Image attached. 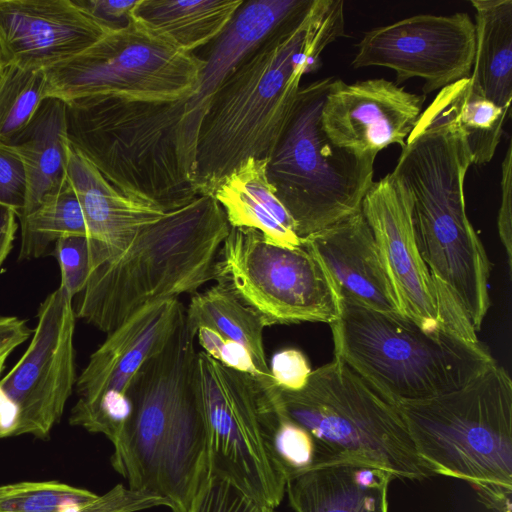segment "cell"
<instances>
[{
  "label": "cell",
  "mask_w": 512,
  "mask_h": 512,
  "mask_svg": "<svg viewBox=\"0 0 512 512\" xmlns=\"http://www.w3.org/2000/svg\"><path fill=\"white\" fill-rule=\"evenodd\" d=\"M433 475L464 480L481 500L511 510L512 380L496 362L464 387L397 405Z\"/></svg>",
  "instance_id": "cell-6"
},
{
  "label": "cell",
  "mask_w": 512,
  "mask_h": 512,
  "mask_svg": "<svg viewBox=\"0 0 512 512\" xmlns=\"http://www.w3.org/2000/svg\"><path fill=\"white\" fill-rule=\"evenodd\" d=\"M393 476L363 463L317 468L286 482L293 512H388Z\"/></svg>",
  "instance_id": "cell-22"
},
{
  "label": "cell",
  "mask_w": 512,
  "mask_h": 512,
  "mask_svg": "<svg viewBox=\"0 0 512 512\" xmlns=\"http://www.w3.org/2000/svg\"><path fill=\"white\" fill-rule=\"evenodd\" d=\"M44 70L4 65L0 70V144L7 145L30 122L44 97Z\"/></svg>",
  "instance_id": "cell-32"
},
{
  "label": "cell",
  "mask_w": 512,
  "mask_h": 512,
  "mask_svg": "<svg viewBox=\"0 0 512 512\" xmlns=\"http://www.w3.org/2000/svg\"><path fill=\"white\" fill-rule=\"evenodd\" d=\"M187 512H274L230 479L212 472L203 477Z\"/></svg>",
  "instance_id": "cell-34"
},
{
  "label": "cell",
  "mask_w": 512,
  "mask_h": 512,
  "mask_svg": "<svg viewBox=\"0 0 512 512\" xmlns=\"http://www.w3.org/2000/svg\"><path fill=\"white\" fill-rule=\"evenodd\" d=\"M332 79L300 88L267 164L268 181L301 239L360 211L374 182L376 156L336 146L322 128L321 110Z\"/></svg>",
  "instance_id": "cell-9"
},
{
  "label": "cell",
  "mask_w": 512,
  "mask_h": 512,
  "mask_svg": "<svg viewBox=\"0 0 512 512\" xmlns=\"http://www.w3.org/2000/svg\"><path fill=\"white\" fill-rule=\"evenodd\" d=\"M340 296L373 310L401 314L373 232L362 211L306 238Z\"/></svg>",
  "instance_id": "cell-20"
},
{
  "label": "cell",
  "mask_w": 512,
  "mask_h": 512,
  "mask_svg": "<svg viewBox=\"0 0 512 512\" xmlns=\"http://www.w3.org/2000/svg\"><path fill=\"white\" fill-rule=\"evenodd\" d=\"M184 316L178 299L159 301L108 334L77 377L78 399L69 423L102 433L116 446L130 417L128 389L134 375L164 347Z\"/></svg>",
  "instance_id": "cell-14"
},
{
  "label": "cell",
  "mask_w": 512,
  "mask_h": 512,
  "mask_svg": "<svg viewBox=\"0 0 512 512\" xmlns=\"http://www.w3.org/2000/svg\"><path fill=\"white\" fill-rule=\"evenodd\" d=\"M53 254L60 272V286L72 298L85 288L92 272L109 260L105 248L83 235H67L56 241Z\"/></svg>",
  "instance_id": "cell-33"
},
{
  "label": "cell",
  "mask_w": 512,
  "mask_h": 512,
  "mask_svg": "<svg viewBox=\"0 0 512 512\" xmlns=\"http://www.w3.org/2000/svg\"><path fill=\"white\" fill-rule=\"evenodd\" d=\"M6 146L20 157L26 172L27 198L21 218L67 181L65 102L53 97L43 99L28 125Z\"/></svg>",
  "instance_id": "cell-24"
},
{
  "label": "cell",
  "mask_w": 512,
  "mask_h": 512,
  "mask_svg": "<svg viewBox=\"0 0 512 512\" xmlns=\"http://www.w3.org/2000/svg\"><path fill=\"white\" fill-rule=\"evenodd\" d=\"M279 399L284 413L313 436L332 464H368L409 480L433 475L398 406L336 358L313 370L303 389L280 390Z\"/></svg>",
  "instance_id": "cell-8"
},
{
  "label": "cell",
  "mask_w": 512,
  "mask_h": 512,
  "mask_svg": "<svg viewBox=\"0 0 512 512\" xmlns=\"http://www.w3.org/2000/svg\"><path fill=\"white\" fill-rule=\"evenodd\" d=\"M27 178L20 157L0 144V204L12 209L19 218L25 209Z\"/></svg>",
  "instance_id": "cell-36"
},
{
  "label": "cell",
  "mask_w": 512,
  "mask_h": 512,
  "mask_svg": "<svg viewBox=\"0 0 512 512\" xmlns=\"http://www.w3.org/2000/svg\"><path fill=\"white\" fill-rule=\"evenodd\" d=\"M26 321L15 316H0V355L10 353L31 335Z\"/></svg>",
  "instance_id": "cell-40"
},
{
  "label": "cell",
  "mask_w": 512,
  "mask_h": 512,
  "mask_svg": "<svg viewBox=\"0 0 512 512\" xmlns=\"http://www.w3.org/2000/svg\"><path fill=\"white\" fill-rule=\"evenodd\" d=\"M425 96L386 79L348 84L332 79L321 110V125L338 147L374 155L391 144L401 148L421 113Z\"/></svg>",
  "instance_id": "cell-17"
},
{
  "label": "cell",
  "mask_w": 512,
  "mask_h": 512,
  "mask_svg": "<svg viewBox=\"0 0 512 512\" xmlns=\"http://www.w3.org/2000/svg\"><path fill=\"white\" fill-rule=\"evenodd\" d=\"M345 35L344 2L314 0L255 45L213 95L202 120L193 184L211 195L246 159H269L295 105L302 77Z\"/></svg>",
  "instance_id": "cell-1"
},
{
  "label": "cell",
  "mask_w": 512,
  "mask_h": 512,
  "mask_svg": "<svg viewBox=\"0 0 512 512\" xmlns=\"http://www.w3.org/2000/svg\"><path fill=\"white\" fill-rule=\"evenodd\" d=\"M3 66H4V65H3V63H2V59H1V56H0V70L2 69V67H3Z\"/></svg>",
  "instance_id": "cell-43"
},
{
  "label": "cell",
  "mask_w": 512,
  "mask_h": 512,
  "mask_svg": "<svg viewBox=\"0 0 512 512\" xmlns=\"http://www.w3.org/2000/svg\"><path fill=\"white\" fill-rule=\"evenodd\" d=\"M475 52L471 81L496 105L512 100V0H471Z\"/></svg>",
  "instance_id": "cell-26"
},
{
  "label": "cell",
  "mask_w": 512,
  "mask_h": 512,
  "mask_svg": "<svg viewBox=\"0 0 512 512\" xmlns=\"http://www.w3.org/2000/svg\"><path fill=\"white\" fill-rule=\"evenodd\" d=\"M15 212L0 204V266L10 253L18 228Z\"/></svg>",
  "instance_id": "cell-41"
},
{
  "label": "cell",
  "mask_w": 512,
  "mask_h": 512,
  "mask_svg": "<svg viewBox=\"0 0 512 512\" xmlns=\"http://www.w3.org/2000/svg\"><path fill=\"white\" fill-rule=\"evenodd\" d=\"M267 159L248 158L227 174L212 196L223 208L230 227L252 228L272 244H302L295 224L267 178Z\"/></svg>",
  "instance_id": "cell-23"
},
{
  "label": "cell",
  "mask_w": 512,
  "mask_h": 512,
  "mask_svg": "<svg viewBox=\"0 0 512 512\" xmlns=\"http://www.w3.org/2000/svg\"><path fill=\"white\" fill-rule=\"evenodd\" d=\"M216 282L226 284L267 326L323 322L341 312L339 290L313 248L267 241L261 232L230 227L219 251Z\"/></svg>",
  "instance_id": "cell-11"
},
{
  "label": "cell",
  "mask_w": 512,
  "mask_h": 512,
  "mask_svg": "<svg viewBox=\"0 0 512 512\" xmlns=\"http://www.w3.org/2000/svg\"><path fill=\"white\" fill-rule=\"evenodd\" d=\"M66 173L81 205L88 238L107 250L109 260L123 253L142 227L166 213L122 194L69 143Z\"/></svg>",
  "instance_id": "cell-21"
},
{
  "label": "cell",
  "mask_w": 512,
  "mask_h": 512,
  "mask_svg": "<svg viewBox=\"0 0 512 512\" xmlns=\"http://www.w3.org/2000/svg\"><path fill=\"white\" fill-rule=\"evenodd\" d=\"M229 230L223 208L211 195L166 212L142 227L123 253L92 272L75 316L108 335L147 305L195 294L216 281Z\"/></svg>",
  "instance_id": "cell-4"
},
{
  "label": "cell",
  "mask_w": 512,
  "mask_h": 512,
  "mask_svg": "<svg viewBox=\"0 0 512 512\" xmlns=\"http://www.w3.org/2000/svg\"><path fill=\"white\" fill-rule=\"evenodd\" d=\"M329 326L334 358L396 405L458 390L496 362L480 341L427 331L343 297Z\"/></svg>",
  "instance_id": "cell-7"
},
{
  "label": "cell",
  "mask_w": 512,
  "mask_h": 512,
  "mask_svg": "<svg viewBox=\"0 0 512 512\" xmlns=\"http://www.w3.org/2000/svg\"><path fill=\"white\" fill-rule=\"evenodd\" d=\"M168 506L165 499L117 484L103 495L56 480L0 486V512H138Z\"/></svg>",
  "instance_id": "cell-25"
},
{
  "label": "cell",
  "mask_w": 512,
  "mask_h": 512,
  "mask_svg": "<svg viewBox=\"0 0 512 512\" xmlns=\"http://www.w3.org/2000/svg\"><path fill=\"white\" fill-rule=\"evenodd\" d=\"M204 60L131 16L83 52L44 69V97L64 102L93 95L173 102L196 90Z\"/></svg>",
  "instance_id": "cell-10"
},
{
  "label": "cell",
  "mask_w": 512,
  "mask_h": 512,
  "mask_svg": "<svg viewBox=\"0 0 512 512\" xmlns=\"http://www.w3.org/2000/svg\"><path fill=\"white\" fill-rule=\"evenodd\" d=\"M76 6L87 13L100 25L109 30L125 27L132 16L138 0H72Z\"/></svg>",
  "instance_id": "cell-39"
},
{
  "label": "cell",
  "mask_w": 512,
  "mask_h": 512,
  "mask_svg": "<svg viewBox=\"0 0 512 512\" xmlns=\"http://www.w3.org/2000/svg\"><path fill=\"white\" fill-rule=\"evenodd\" d=\"M8 356H9L8 354L0 355V374L3 371V369H4L5 361H6Z\"/></svg>",
  "instance_id": "cell-42"
},
{
  "label": "cell",
  "mask_w": 512,
  "mask_h": 512,
  "mask_svg": "<svg viewBox=\"0 0 512 512\" xmlns=\"http://www.w3.org/2000/svg\"><path fill=\"white\" fill-rule=\"evenodd\" d=\"M264 438L269 453L286 482L308 471L333 465L313 436L280 408L262 412Z\"/></svg>",
  "instance_id": "cell-31"
},
{
  "label": "cell",
  "mask_w": 512,
  "mask_h": 512,
  "mask_svg": "<svg viewBox=\"0 0 512 512\" xmlns=\"http://www.w3.org/2000/svg\"><path fill=\"white\" fill-rule=\"evenodd\" d=\"M361 211L373 232L402 315L427 331L479 341L459 305L425 264L413 230L410 195L392 173L373 182Z\"/></svg>",
  "instance_id": "cell-15"
},
{
  "label": "cell",
  "mask_w": 512,
  "mask_h": 512,
  "mask_svg": "<svg viewBox=\"0 0 512 512\" xmlns=\"http://www.w3.org/2000/svg\"><path fill=\"white\" fill-rule=\"evenodd\" d=\"M244 0H138L132 16L188 53L214 41Z\"/></svg>",
  "instance_id": "cell-27"
},
{
  "label": "cell",
  "mask_w": 512,
  "mask_h": 512,
  "mask_svg": "<svg viewBox=\"0 0 512 512\" xmlns=\"http://www.w3.org/2000/svg\"><path fill=\"white\" fill-rule=\"evenodd\" d=\"M110 31L72 0H0L3 65L44 70L83 52Z\"/></svg>",
  "instance_id": "cell-18"
},
{
  "label": "cell",
  "mask_w": 512,
  "mask_h": 512,
  "mask_svg": "<svg viewBox=\"0 0 512 512\" xmlns=\"http://www.w3.org/2000/svg\"><path fill=\"white\" fill-rule=\"evenodd\" d=\"M72 299L61 287L45 298L30 344L0 379V439H46L60 421L77 380Z\"/></svg>",
  "instance_id": "cell-13"
},
{
  "label": "cell",
  "mask_w": 512,
  "mask_h": 512,
  "mask_svg": "<svg viewBox=\"0 0 512 512\" xmlns=\"http://www.w3.org/2000/svg\"><path fill=\"white\" fill-rule=\"evenodd\" d=\"M196 338L204 352L223 366L235 371L246 373L257 379L268 397L276 404L279 403V388L269 383L256 368L254 361L246 348L237 342L226 339L208 327H199Z\"/></svg>",
  "instance_id": "cell-35"
},
{
  "label": "cell",
  "mask_w": 512,
  "mask_h": 512,
  "mask_svg": "<svg viewBox=\"0 0 512 512\" xmlns=\"http://www.w3.org/2000/svg\"><path fill=\"white\" fill-rule=\"evenodd\" d=\"M313 0L244 1L226 29L210 43L195 93L185 100L180 151L192 181L198 134L213 95L238 62L271 31L306 10Z\"/></svg>",
  "instance_id": "cell-19"
},
{
  "label": "cell",
  "mask_w": 512,
  "mask_h": 512,
  "mask_svg": "<svg viewBox=\"0 0 512 512\" xmlns=\"http://www.w3.org/2000/svg\"><path fill=\"white\" fill-rule=\"evenodd\" d=\"M19 221V260H32L46 255L48 248L64 236L88 237L81 205L68 179L57 193L19 218Z\"/></svg>",
  "instance_id": "cell-30"
},
{
  "label": "cell",
  "mask_w": 512,
  "mask_h": 512,
  "mask_svg": "<svg viewBox=\"0 0 512 512\" xmlns=\"http://www.w3.org/2000/svg\"><path fill=\"white\" fill-rule=\"evenodd\" d=\"M357 48L353 68L387 67L397 82L419 77L427 94L470 77L475 25L464 12L414 15L366 32Z\"/></svg>",
  "instance_id": "cell-16"
},
{
  "label": "cell",
  "mask_w": 512,
  "mask_h": 512,
  "mask_svg": "<svg viewBox=\"0 0 512 512\" xmlns=\"http://www.w3.org/2000/svg\"><path fill=\"white\" fill-rule=\"evenodd\" d=\"M429 106L461 130L472 164L483 165L492 160L510 108L487 99L470 77L442 88Z\"/></svg>",
  "instance_id": "cell-29"
},
{
  "label": "cell",
  "mask_w": 512,
  "mask_h": 512,
  "mask_svg": "<svg viewBox=\"0 0 512 512\" xmlns=\"http://www.w3.org/2000/svg\"><path fill=\"white\" fill-rule=\"evenodd\" d=\"M471 165L461 130L426 108L391 173L410 195L417 247L432 277L477 332L490 307L491 263L466 213L464 181Z\"/></svg>",
  "instance_id": "cell-3"
},
{
  "label": "cell",
  "mask_w": 512,
  "mask_h": 512,
  "mask_svg": "<svg viewBox=\"0 0 512 512\" xmlns=\"http://www.w3.org/2000/svg\"><path fill=\"white\" fill-rule=\"evenodd\" d=\"M195 339L184 316L134 375L130 417L111 457L130 489L165 499L172 512L188 511L209 469Z\"/></svg>",
  "instance_id": "cell-2"
},
{
  "label": "cell",
  "mask_w": 512,
  "mask_h": 512,
  "mask_svg": "<svg viewBox=\"0 0 512 512\" xmlns=\"http://www.w3.org/2000/svg\"><path fill=\"white\" fill-rule=\"evenodd\" d=\"M500 240L505 248L509 270L512 266V145L509 143L501 165V202L497 217Z\"/></svg>",
  "instance_id": "cell-38"
},
{
  "label": "cell",
  "mask_w": 512,
  "mask_h": 512,
  "mask_svg": "<svg viewBox=\"0 0 512 512\" xmlns=\"http://www.w3.org/2000/svg\"><path fill=\"white\" fill-rule=\"evenodd\" d=\"M65 107L69 145L125 196L164 212L199 196L181 158L179 101L93 95Z\"/></svg>",
  "instance_id": "cell-5"
},
{
  "label": "cell",
  "mask_w": 512,
  "mask_h": 512,
  "mask_svg": "<svg viewBox=\"0 0 512 512\" xmlns=\"http://www.w3.org/2000/svg\"><path fill=\"white\" fill-rule=\"evenodd\" d=\"M269 369L279 390L291 392L303 389L312 372L306 356L293 348L274 354Z\"/></svg>",
  "instance_id": "cell-37"
},
{
  "label": "cell",
  "mask_w": 512,
  "mask_h": 512,
  "mask_svg": "<svg viewBox=\"0 0 512 512\" xmlns=\"http://www.w3.org/2000/svg\"><path fill=\"white\" fill-rule=\"evenodd\" d=\"M187 328L196 335L199 327H208L226 339L239 343L250 353L256 368L271 384L274 380L266 361L263 318L244 304L224 283L195 293L185 312Z\"/></svg>",
  "instance_id": "cell-28"
},
{
  "label": "cell",
  "mask_w": 512,
  "mask_h": 512,
  "mask_svg": "<svg viewBox=\"0 0 512 512\" xmlns=\"http://www.w3.org/2000/svg\"><path fill=\"white\" fill-rule=\"evenodd\" d=\"M505 512H511V510H507V511H505Z\"/></svg>",
  "instance_id": "cell-44"
},
{
  "label": "cell",
  "mask_w": 512,
  "mask_h": 512,
  "mask_svg": "<svg viewBox=\"0 0 512 512\" xmlns=\"http://www.w3.org/2000/svg\"><path fill=\"white\" fill-rule=\"evenodd\" d=\"M198 389L209 470L272 508L285 495L286 479L266 446L262 412L276 405L254 377L197 352Z\"/></svg>",
  "instance_id": "cell-12"
}]
</instances>
